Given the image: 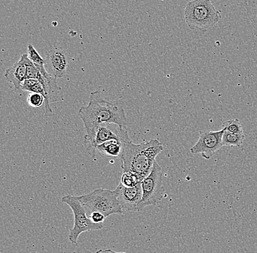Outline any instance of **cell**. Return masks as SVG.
I'll return each instance as SVG.
<instances>
[{"label":"cell","mask_w":257,"mask_h":253,"mask_svg":"<svg viewBox=\"0 0 257 253\" xmlns=\"http://www.w3.org/2000/svg\"><path fill=\"white\" fill-rule=\"evenodd\" d=\"M142 182L141 179L134 173L123 172L120 178V182L126 188H133Z\"/></svg>","instance_id":"16"},{"label":"cell","mask_w":257,"mask_h":253,"mask_svg":"<svg viewBox=\"0 0 257 253\" xmlns=\"http://www.w3.org/2000/svg\"><path fill=\"white\" fill-rule=\"evenodd\" d=\"M62 202L71 208L74 215L73 228L70 230L69 240L73 244H78V237L81 233L91 230H100L103 223H94L86 214V208L80 201L79 196L67 195L62 197Z\"/></svg>","instance_id":"5"},{"label":"cell","mask_w":257,"mask_h":253,"mask_svg":"<svg viewBox=\"0 0 257 253\" xmlns=\"http://www.w3.org/2000/svg\"><path fill=\"white\" fill-rule=\"evenodd\" d=\"M38 81L41 83L43 86H44L45 90H46L48 99H49V102H56L58 99H59L60 90H59L56 78H53L51 75L48 77V78H45V77L42 75L41 78H40Z\"/></svg>","instance_id":"13"},{"label":"cell","mask_w":257,"mask_h":253,"mask_svg":"<svg viewBox=\"0 0 257 253\" xmlns=\"http://www.w3.org/2000/svg\"><path fill=\"white\" fill-rule=\"evenodd\" d=\"M224 130L205 131L200 133L197 143L191 148L192 154H201L205 159H210L223 146Z\"/></svg>","instance_id":"8"},{"label":"cell","mask_w":257,"mask_h":253,"mask_svg":"<svg viewBox=\"0 0 257 253\" xmlns=\"http://www.w3.org/2000/svg\"><path fill=\"white\" fill-rule=\"evenodd\" d=\"M69 57L63 49L54 48L48 51L45 59V67L53 78H62L67 74Z\"/></svg>","instance_id":"9"},{"label":"cell","mask_w":257,"mask_h":253,"mask_svg":"<svg viewBox=\"0 0 257 253\" xmlns=\"http://www.w3.org/2000/svg\"><path fill=\"white\" fill-rule=\"evenodd\" d=\"M121 168L123 172L134 173L141 181L152 172L157 155L163 151L158 139H151L141 144H134L130 139L122 141Z\"/></svg>","instance_id":"2"},{"label":"cell","mask_w":257,"mask_h":253,"mask_svg":"<svg viewBox=\"0 0 257 253\" xmlns=\"http://www.w3.org/2000/svg\"><path fill=\"white\" fill-rule=\"evenodd\" d=\"M121 142L117 140H110L104 142L102 145L96 147L95 153L97 152L102 157L108 158V157H118L120 158L122 153Z\"/></svg>","instance_id":"12"},{"label":"cell","mask_w":257,"mask_h":253,"mask_svg":"<svg viewBox=\"0 0 257 253\" xmlns=\"http://www.w3.org/2000/svg\"><path fill=\"white\" fill-rule=\"evenodd\" d=\"M184 17L191 30L206 33L219 22L221 14L210 0H194L186 5Z\"/></svg>","instance_id":"3"},{"label":"cell","mask_w":257,"mask_h":253,"mask_svg":"<svg viewBox=\"0 0 257 253\" xmlns=\"http://www.w3.org/2000/svg\"><path fill=\"white\" fill-rule=\"evenodd\" d=\"M115 191L123 211L140 212V204L143 198L141 182L133 188H126L119 183Z\"/></svg>","instance_id":"10"},{"label":"cell","mask_w":257,"mask_h":253,"mask_svg":"<svg viewBox=\"0 0 257 253\" xmlns=\"http://www.w3.org/2000/svg\"><path fill=\"white\" fill-rule=\"evenodd\" d=\"M89 218L94 223H103L106 217L101 213L94 212L91 213V214L89 215Z\"/></svg>","instance_id":"20"},{"label":"cell","mask_w":257,"mask_h":253,"mask_svg":"<svg viewBox=\"0 0 257 253\" xmlns=\"http://www.w3.org/2000/svg\"><path fill=\"white\" fill-rule=\"evenodd\" d=\"M256 17H257V15H256Z\"/></svg>","instance_id":"24"},{"label":"cell","mask_w":257,"mask_h":253,"mask_svg":"<svg viewBox=\"0 0 257 253\" xmlns=\"http://www.w3.org/2000/svg\"><path fill=\"white\" fill-rule=\"evenodd\" d=\"M32 253H37V252H32Z\"/></svg>","instance_id":"23"},{"label":"cell","mask_w":257,"mask_h":253,"mask_svg":"<svg viewBox=\"0 0 257 253\" xmlns=\"http://www.w3.org/2000/svg\"><path fill=\"white\" fill-rule=\"evenodd\" d=\"M29 105L33 107H40L45 103V99L43 96L39 94H32L28 97Z\"/></svg>","instance_id":"19"},{"label":"cell","mask_w":257,"mask_h":253,"mask_svg":"<svg viewBox=\"0 0 257 253\" xmlns=\"http://www.w3.org/2000/svg\"><path fill=\"white\" fill-rule=\"evenodd\" d=\"M78 115L84 124L86 134L102 124H115L123 127L128 124L123 103L104 99L99 91L91 93L87 106L82 107Z\"/></svg>","instance_id":"1"},{"label":"cell","mask_w":257,"mask_h":253,"mask_svg":"<svg viewBox=\"0 0 257 253\" xmlns=\"http://www.w3.org/2000/svg\"><path fill=\"white\" fill-rule=\"evenodd\" d=\"M42 75L40 70L35 67V65L29 59L27 62V79H35L39 81Z\"/></svg>","instance_id":"18"},{"label":"cell","mask_w":257,"mask_h":253,"mask_svg":"<svg viewBox=\"0 0 257 253\" xmlns=\"http://www.w3.org/2000/svg\"><path fill=\"white\" fill-rule=\"evenodd\" d=\"M28 57L32 63L35 65V67L40 70V73L45 78H48L50 76L49 74L46 71V67H45V59L40 57L38 51L35 50L32 44H29L28 47Z\"/></svg>","instance_id":"14"},{"label":"cell","mask_w":257,"mask_h":253,"mask_svg":"<svg viewBox=\"0 0 257 253\" xmlns=\"http://www.w3.org/2000/svg\"><path fill=\"white\" fill-rule=\"evenodd\" d=\"M245 136L244 134H232L225 131L223 135V146L240 147L243 142Z\"/></svg>","instance_id":"15"},{"label":"cell","mask_w":257,"mask_h":253,"mask_svg":"<svg viewBox=\"0 0 257 253\" xmlns=\"http://www.w3.org/2000/svg\"><path fill=\"white\" fill-rule=\"evenodd\" d=\"M222 129L232 134H243L242 125L237 119L229 120L223 123Z\"/></svg>","instance_id":"17"},{"label":"cell","mask_w":257,"mask_h":253,"mask_svg":"<svg viewBox=\"0 0 257 253\" xmlns=\"http://www.w3.org/2000/svg\"><path fill=\"white\" fill-rule=\"evenodd\" d=\"M29 57L27 54H23L20 60L6 71V80L13 83L16 89H21V85L27 79V62Z\"/></svg>","instance_id":"11"},{"label":"cell","mask_w":257,"mask_h":253,"mask_svg":"<svg viewBox=\"0 0 257 253\" xmlns=\"http://www.w3.org/2000/svg\"><path fill=\"white\" fill-rule=\"evenodd\" d=\"M38 80L26 79L21 85V89L23 91H29L32 86L38 83Z\"/></svg>","instance_id":"21"},{"label":"cell","mask_w":257,"mask_h":253,"mask_svg":"<svg viewBox=\"0 0 257 253\" xmlns=\"http://www.w3.org/2000/svg\"><path fill=\"white\" fill-rule=\"evenodd\" d=\"M96 253H126L123 252H115V251L112 250V249H99L96 251Z\"/></svg>","instance_id":"22"},{"label":"cell","mask_w":257,"mask_h":253,"mask_svg":"<svg viewBox=\"0 0 257 253\" xmlns=\"http://www.w3.org/2000/svg\"><path fill=\"white\" fill-rule=\"evenodd\" d=\"M143 198L140 204V212L149 206H155L162 201L165 193L163 185L162 169L156 161L152 172L141 182Z\"/></svg>","instance_id":"6"},{"label":"cell","mask_w":257,"mask_h":253,"mask_svg":"<svg viewBox=\"0 0 257 253\" xmlns=\"http://www.w3.org/2000/svg\"><path fill=\"white\" fill-rule=\"evenodd\" d=\"M130 139L126 127L115 124H102L97 126L89 134H86L88 150L95 154L96 147L110 140L122 141Z\"/></svg>","instance_id":"7"},{"label":"cell","mask_w":257,"mask_h":253,"mask_svg":"<svg viewBox=\"0 0 257 253\" xmlns=\"http://www.w3.org/2000/svg\"><path fill=\"white\" fill-rule=\"evenodd\" d=\"M79 198L85 207L91 212L101 213L105 217L112 214H123L115 190L96 189L91 193L79 196Z\"/></svg>","instance_id":"4"}]
</instances>
